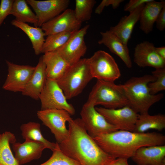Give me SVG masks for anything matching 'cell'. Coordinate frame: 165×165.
Returning <instances> with one entry per match:
<instances>
[{
	"instance_id": "1",
	"label": "cell",
	"mask_w": 165,
	"mask_h": 165,
	"mask_svg": "<svg viewBox=\"0 0 165 165\" xmlns=\"http://www.w3.org/2000/svg\"><path fill=\"white\" fill-rule=\"evenodd\" d=\"M67 139L58 144L66 155L80 165H108L116 158L105 152L87 133L80 118L68 122Z\"/></svg>"
},
{
	"instance_id": "2",
	"label": "cell",
	"mask_w": 165,
	"mask_h": 165,
	"mask_svg": "<svg viewBox=\"0 0 165 165\" xmlns=\"http://www.w3.org/2000/svg\"><path fill=\"white\" fill-rule=\"evenodd\" d=\"M93 138L106 153L116 158L127 159L131 158L141 147L165 144V135L156 132L138 133L118 130Z\"/></svg>"
},
{
	"instance_id": "3",
	"label": "cell",
	"mask_w": 165,
	"mask_h": 165,
	"mask_svg": "<svg viewBox=\"0 0 165 165\" xmlns=\"http://www.w3.org/2000/svg\"><path fill=\"white\" fill-rule=\"evenodd\" d=\"M156 78L152 75L132 77L124 84H120L128 101L129 106L139 114L148 112L150 107L163 97V94L153 95L150 92L148 84Z\"/></svg>"
},
{
	"instance_id": "4",
	"label": "cell",
	"mask_w": 165,
	"mask_h": 165,
	"mask_svg": "<svg viewBox=\"0 0 165 165\" xmlns=\"http://www.w3.org/2000/svg\"><path fill=\"white\" fill-rule=\"evenodd\" d=\"M86 103L95 107L117 109L129 106L128 101L120 84L114 82L97 80L93 86Z\"/></svg>"
},
{
	"instance_id": "5",
	"label": "cell",
	"mask_w": 165,
	"mask_h": 165,
	"mask_svg": "<svg viewBox=\"0 0 165 165\" xmlns=\"http://www.w3.org/2000/svg\"><path fill=\"white\" fill-rule=\"evenodd\" d=\"M93 78L87 58H82L56 81L68 100L81 93Z\"/></svg>"
},
{
	"instance_id": "6",
	"label": "cell",
	"mask_w": 165,
	"mask_h": 165,
	"mask_svg": "<svg viewBox=\"0 0 165 165\" xmlns=\"http://www.w3.org/2000/svg\"><path fill=\"white\" fill-rule=\"evenodd\" d=\"M87 59L93 78L114 82L120 77L118 64L113 57L105 51L98 50Z\"/></svg>"
},
{
	"instance_id": "7",
	"label": "cell",
	"mask_w": 165,
	"mask_h": 165,
	"mask_svg": "<svg viewBox=\"0 0 165 165\" xmlns=\"http://www.w3.org/2000/svg\"><path fill=\"white\" fill-rule=\"evenodd\" d=\"M37 115L54 135L56 143L60 144L67 139L69 130L66 128V123L72 119L68 112L62 109L40 110L37 111Z\"/></svg>"
},
{
	"instance_id": "8",
	"label": "cell",
	"mask_w": 165,
	"mask_h": 165,
	"mask_svg": "<svg viewBox=\"0 0 165 165\" xmlns=\"http://www.w3.org/2000/svg\"><path fill=\"white\" fill-rule=\"evenodd\" d=\"M39 100L41 103V110L62 109L71 115L75 114V108L68 102L62 90L56 80L47 79Z\"/></svg>"
},
{
	"instance_id": "9",
	"label": "cell",
	"mask_w": 165,
	"mask_h": 165,
	"mask_svg": "<svg viewBox=\"0 0 165 165\" xmlns=\"http://www.w3.org/2000/svg\"><path fill=\"white\" fill-rule=\"evenodd\" d=\"M80 115L87 133L93 138L118 130L92 105L85 103L82 107Z\"/></svg>"
},
{
	"instance_id": "10",
	"label": "cell",
	"mask_w": 165,
	"mask_h": 165,
	"mask_svg": "<svg viewBox=\"0 0 165 165\" xmlns=\"http://www.w3.org/2000/svg\"><path fill=\"white\" fill-rule=\"evenodd\" d=\"M89 27V25H86L75 31L64 45L54 51L70 66L79 61L86 52L84 38Z\"/></svg>"
},
{
	"instance_id": "11",
	"label": "cell",
	"mask_w": 165,
	"mask_h": 165,
	"mask_svg": "<svg viewBox=\"0 0 165 165\" xmlns=\"http://www.w3.org/2000/svg\"><path fill=\"white\" fill-rule=\"evenodd\" d=\"M6 78L2 86L4 90L22 93L33 74L35 67L15 64L7 60Z\"/></svg>"
},
{
	"instance_id": "12",
	"label": "cell",
	"mask_w": 165,
	"mask_h": 165,
	"mask_svg": "<svg viewBox=\"0 0 165 165\" xmlns=\"http://www.w3.org/2000/svg\"><path fill=\"white\" fill-rule=\"evenodd\" d=\"M95 109L118 130L133 131L139 114L129 106L114 109L103 107Z\"/></svg>"
},
{
	"instance_id": "13",
	"label": "cell",
	"mask_w": 165,
	"mask_h": 165,
	"mask_svg": "<svg viewBox=\"0 0 165 165\" xmlns=\"http://www.w3.org/2000/svg\"><path fill=\"white\" fill-rule=\"evenodd\" d=\"M26 1L33 9L37 17L38 27L67 9L70 2L69 0Z\"/></svg>"
},
{
	"instance_id": "14",
	"label": "cell",
	"mask_w": 165,
	"mask_h": 165,
	"mask_svg": "<svg viewBox=\"0 0 165 165\" xmlns=\"http://www.w3.org/2000/svg\"><path fill=\"white\" fill-rule=\"evenodd\" d=\"M82 23L75 17L74 10L67 9L43 24L41 28L45 36L60 32L74 31L80 28Z\"/></svg>"
},
{
	"instance_id": "15",
	"label": "cell",
	"mask_w": 165,
	"mask_h": 165,
	"mask_svg": "<svg viewBox=\"0 0 165 165\" xmlns=\"http://www.w3.org/2000/svg\"><path fill=\"white\" fill-rule=\"evenodd\" d=\"M152 43L145 41L134 48V61L140 67H150L156 69L165 68V60L157 53Z\"/></svg>"
},
{
	"instance_id": "16",
	"label": "cell",
	"mask_w": 165,
	"mask_h": 165,
	"mask_svg": "<svg viewBox=\"0 0 165 165\" xmlns=\"http://www.w3.org/2000/svg\"><path fill=\"white\" fill-rule=\"evenodd\" d=\"M25 140L23 143L15 142L12 144L14 157L19 165L39 159L43 150L46 148L41 142L29 139Z\"/></svg>"
},
{
	"instance_id": "17",
	"label": "cell",
	"mask_w": 165,
	"mask_h": 165,
	"mask_svg": "<svg viewBox=\"0 0 165 165\" xmlns=\"http://www.w3.org/2000/svg\"><path fill=\"white\" fill-rule=\"evenodd\" d=\"M131 158L137 165H165V145L141 147Z\"/></svg>"
},
{
	"instance_id": "18",
	"label": "cell",
	"mask_w": 165,
	"mask_h": 165,
	"mask_svg": "<svg viewBox=\"0 0 165 165\" xmlns=\"http://www.w3.org/2000/svg\"><path fill=\"white\" fill-rule=\"evenodd\" d=\"M100 34L101 38L98 43L106 46L112 53L120 58L128 68H131L132 64L127 45L109 30L101 32Z\"/></svg>"
},
{
	"instance_id": "19",
	"label": "cell",
	"mask_w": 165,
	"mask_h": 165,
	"mask_svg": "<svg viewBox=\"0 0 165 165\" xmlns=\"http://www.w3.org/2000/svg\"><path fill=\"white\" fill-rule=\"evenodd\" d=\"M46 79V66L41 56L35 67L33 74L21 93L22 94L34 100H39V96L45 84Z\"/></svg>"
},
{
	"instance_id": "20",
	"label": "cell",
	"mask_w": 165,
	"mask_h": 165,
	"mask_svg": "<svg viewBox=\"0 0 165 165\" xmlns=\"http://www.w3.org/2000/svg\"><path fill=\"white\" fill-rule=\"evenodd\" d=\"M145 4L130 13L128 15L123 17L116 25L109 29L110 31L126 45H127L135 25L139 21L141 11Z\"/></svg>"
},
{
	"instance_id": "21",
	"label": "cell",
	"mask_w": 165,
	"mask_h": 165,
	"mask_svg": "<svg viewBox=\"0 0 165 165\" xmlns=\"http://www.w3.org/2000/svg\"><path fill=\"white\" fill-rule=\"evenodd\" d=\"M42 57L46 66V73L47 79L57 80L70 66L68 63L55 51L44 53Z\"/></svg>"
},
{
	"instance_id": "22",
	"label": "cell",
	"mask_w": 165,
	"mask_h": 165,
	"mask_svg": "<svg viewBox=\"0 0 165 165\" xmlns=\"http://www.w3.org/2000/svg\"><path fill=\"white\" fill-rule=\"evenodd\" d=\"M165 1L152 0L146 3L140 14V28L144 33L148 34L152 31L154 24L163 6Z\"/></svg>"
},
{
	"instance_id": "23",
	"label": "cell",
	"mask_w": 165,
	"mask_h": 165,
	"mask_svg": "<svg viewBox=\"0 0 165 165\" xmlns=\"http://www.w3.org/2000/svg\"><path fill=\"white\" fill-rule=\"evenodd\" d=\"M165 128V116L158 114L150 115L148 112L139 114L133 132L144 133L150 129L161 131Z\"/></svg>"
},
{
	"instance_id": "24",
	"label": "cell",
	"mask_w": 165,
	"mask_h": 165,
	"mask_svg": "<svg viewBox=\"0 0 165 165\" xmlns=\"http://www.w3.org/2000/svg\"><path fill=\"white\" fill-rule=\"evenodd\" d=\"M11 24L18 28L28 36L31 43L35 54L38 55L41 53L42 47L45 41V34L40 27H33L27 23L22 22L15 19L13 20Z\"/></svg>"
},
{
	"instance_id": "25",
	"label": "cell",
	"mask_w": 165,
	"mask_h": 165,
	"mask_svg": "<svg viewBox=\"0 0 165 165\" xmlns=\"http://www.w3.org/2000/svg\"><path fill=\"white\" fill-rule=\"evenodd\" d=\"M20 129L23 138L41 142L52 151L57 145V143L50 142L44 137L42 134L40 125L38 123L30 122L22 124Z\"/></svg>"
},
{
	"instance_id": "26",
	"label": "cell",
	"mask_w": 165,
	"mask_h": 165,
	"mask_svg": "<svg viewBox=\"0 0 165 165\" xmlns=\"http://www.w3.org/2000/svg\"><path fill=\"white\" fill-rule=\"evenodd\" d=\"M16 142V137L9 131L0 134V165H19L11 150L10 144Z\"/></svg>"
},
{
	"instance_id": "27",
	"label": "cell",
	"mask_w": 165,
	"mask_h": 165,
	"mask_svg": "<svg viewBox=\"0 0 165 165\" xmlns=\"http://www.w3.org/2000/svg\"><path fill=\"white\" fill-rule=\"evenodd\" d=\"M10 15L14 16L17 20L33 24L35 27H38L37 17L29 6L26 0H14Z\"/></svg>"
},
{
	"instance_id": "28",
	"label": "cell",
	"mask_w": 165,
	"mask_h": 165,
	"mask_svg": "<svg viewBox=\"0 0 165 165\" xmlns=\"http://www.w3.org/2000/svg\"><path fill=\"white\" fill-rule=\"evenodd\" d=\"M75 31L60 32L46 36L41 53L55 51L64 45Z\"/></svg>"
},
{
	"instance_id": "29",
	"label": "cell",
	"mask_w": 165,
	"mask_h": 165,
	"mask_svg": "<svg viewBox=\"0 0 165 165\" xmlns=\"http://www.w3.org/2000/svg\"><path fill=\"white\" fill-rule=\"evenodd\" d=\"M96 2L95 0H75L74 11L76 18L82 23L90 20Z\"/></svg>"
},
{
	"instance_id": "30",
	"label": "cell",
	"mask_w": 165,
	"mask_h": 165,
	"mask_svg": "<svg viewBox=\"0 0 165 165\" xmlns=\"http://www.w3.org/2000/svg\"><path fill=\"white\" fill-rule=\"evenodd\" d=\"M52 152L51 156L47 160L38 165H80L77 161L65 154L57 143Z\"/></svg>"
},
{
	"instance_id": "31",
	"label": "cell",
	"mask_w": 165,
	"mask_h": 165,
	"mask_svg": "<svg viewBox=\"0 0 165 165\" xmlns=\"http://www.w3.org/2000/svg\"><path fill=\"white\" fill-rule=\"evenodd\" d=\"M152 73L156 79L149 83L148 87L151 94L155 95L165 90V68L156 69Z\"/></svg>"
},
{
	"instance_id": "32",
	"label": "cell",
	"mask_w": 165,
	"mask_h": 165,
	"mask_svg": "<svg viewBox=\"0 0 165 165\" xmlns=\"http://www.w3.org/2000/svg\"><path fill=\"white\" fill-rule=\"evenodd\" d=\"M14 0H1L0 4V26L5 19L10 15Z\"/></svg>"
},
{
	"instance_id": "33",
	"label": "cell",
	"mask_w": 165,
	"mask_h": 165,
	"mask_svg": "<svg viewBox=\"0 0 165 165\" xmlns=\"http://www.w3.org/2000/svg\"><path fill=\"white\" fill-rule=\"evenodd\" d=\"M123 1V0H103L96 8L95 12L97 14H100L105 7L109 6H111L113 9H116Z\"/></svg>"
},
{
	"instance_id": "34",
	"label": "cell",
	"mask_w": 165,
	"mask_h": 165,
	"mask_svg": "<svg viewBox=\"0 0 165 165\" xmlns=\"http://www.w3.org/2000/svg\"><path fill=\"white\" fill-rule=\"evenodd\" d=\"M152 0H130L124 6L125 11L132 12L142 5L151 1Z\"/></svg>"
},
{
	"instance_id": "35",
	"label": "cell",
	"mask_w": 165,
	"mask_h": 165,
	"mask_svg": "<svg viewBox=\"0 0 165 165\" xmlns=\"http://www.w3.org/2000/svg\"><path fill=\"white\" fill-rule=\"evenodd\" d=\"M156 27L162 31L165 28V5L163 7L156 21Z\"/></svg>"
},
{
	"instance_id": "36",
	"label": "cell",
	"mask_w": 165,
	"mask_h": 165,
	"mask_svg": "<svg viewBox=\"0 0 165 165\" xmlns=\"http://www.w3.org/2000/svg\"><path fill=\"white\" fill-rule=\"evenodd\" d=\"M127 160L125 158H116L108 165H129Z\"/></svg>"
},
{
	"instance_id": "37",
	"label": "cell",
	"mask_w": 165,
	"mask_h": 165,
	"mask_svg": "<svg viewBox=\"0 0 165 165\" xmlns=\"http://www.w3.org/2000/svg\"><path fill=\"white\" fill-rule=\"evenodd\" d=\"M156 50L158 54L162 58L165 60V47H155Z\"/></svg>"
}]
</instances>
